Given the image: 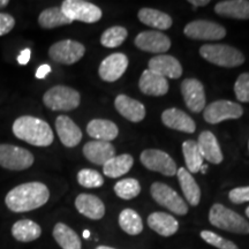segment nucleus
Here are the masks:
<instances>
[{
	"label": "nucleus",
	"mask_w": 249,
	"mask_h": 249,
	"mask_svg": "<svg viewBox=\"0 0 249 249\" xmlns=\"http://www.w3.org/2000/svg\"><path fill=\"white\" fill-rule=\"evenodd\" d=\"M49 188L42 182H26L9 191L5 202L13 213H27L43 207L49 201Z\"/></svg>",
	"instance_id": "f257e3e1"
},
{
	"label": "nucleus",
	"mask_w": 249,
	"mask_h": 249,
	"mask_svg": "<svg viewBox=\"0 0 249 249\" xmlns=\"http://www.w3.org/2000/svg\"><path fill=\"white\" fill-rule=\"evenodd\" d=\"M13 133L18 139L36 147H49L54 140L50 124L39 118L31 116L18 118L13 124Z\"/></svg>",
	"instance_id": "f03ea898"
},
{
	"label": "nucleus",
	"mask_w": 249,
	"mask_h": 249,
	"mask_svg": "<svg viewBox=\"0 0 249 249\" xmlns=\"http://www.w3.org/2000/svg\"><path fill=\"white\" fill-rule=\"evenodd\" d=\"M209 222L217 229L224 231L238 233V234H248L249 223L244 217L236 213L223 204L216 203L211 207L209 213Z\"/></svg>",
	"instance_id": "7ed1b4c3"
},
{
	"label": "nucleus",
	"mask_w": 249,
	"mask_h": 249,
	"mask_svg": "<svg viewBox=\"0 0 249 249\" xmlns=\"http://www.w3.org/2000/svg\"><path fill=\"white\" fill-rule=\"evenodd\" d=\"M200 54L207 61L220 67H238L245 62L241 51L226 44H205L201 46Z\"/></svg>",
	"instance_id": "20e7f679"
},
{
	"label": "nucleus",
	"mask_w": 249,
	"mask_h": 249,
	"mask_svg": "<svg viewBox=\"0 0 249 249\" xmlns=\"http://www.w3.org/2000/svg\"><path fill=\"white\" fill-rule=\"evenodd\" d=\"M43 102L52 111H71L80 105L81 96L70 87L55 86L44 93Z\"/></svg>",
	"instance_id": "39448f33"
},
{
	"label": "nucleus",
	"mask_w": 249,
	"mask_h": 249,
	"mask_svg": "<svg viewBox=\"0 0 249 249\" xmlns=\"http://www.w3.org/2000/svg\"><path fill=\"white\" fill-rule=\"evenodd\" d=\"M60 8L71 22L81 21L85 23H95L102 18V9L83 0H65Z\"/></svg>",
	"instance_id": "423d86ee"
},
{
	"label": "nucleus",
	"mask_w": 249,
	"mask_h": 249,
	"mask_svg": "<svg viewBox=\"0 0 249 249\" xmlns=\"http://www.w3.org/2000/svg\"><path fill=\"white\" fill-rule=\"evenodd\" d=\"M33 154L12 144H0V166L12 171H23L34 164Z\"/></svg>",
	"instance_id": "0eeeda50"
},
{
	"label": "nucleus",
	"mask_w": 249,
	"mask_h": 249,
	"mask_svg": "<svg viewBox=\"0 0 249 249\" xmlns=\"http://www.w3.org/2000/svg\"><path fill=\"white\" fill-rule=\"evenodd\" d=\"M150 193L152 198L157 202L161 207L166 208L173 213L179 214V216H185L188 213L186 202L183 198L180 197L178 193L173 191L171 187L165 185L163 182H155L152 183Z\"/></svg>",
	"instance_id": "6e6552de"
},
{
	"label": "nucleus",
	"mask_w": 249,
	"mask_h": 249,
	"mask_svg": "<svg viewBox=\"0 0 249 249\" xmlns=\"http://www.w3.org/2000/svg\"><path fill=\"white\" fill-rule=\"evenodd\" d=\"M244 114V108L238 103L230 101H216L204 107L203 118L209 124H219L224 120L239 119Z\"/></svg>",
	"instance_id": "1a4fd4ad"
},
{
	"label": "nucleus",
	"mask_w": 249,
	"mask_h": 249,
	"mask_svg": "<svg viewBox=\"0 0 249 249\" xmlns=\"http://www.w3.org/2000/svg\"><path fill=\"white\" fill-rule=\"evenodd\" d=\"M86 53L85 45L80 42L65 39L57 42L49 50V55L52 60L62 65H73L80 60Z\"/></svg>",
	"instance_id": "9d476101"
},
{
	"label": "nucleus",
	"mask_w": 249,
	"mask_h": 249,
	"mask_svg": "<svg viewBox=\"0 0 249 249\" xmlns=\"http://www.w3.org/2000/svg\"><path fill=\"white\" fill-rule=\"evenodd\" d=\"M141 163L148 170L160 172L166 177H173L177 174V165L171 156L166 152L157 149H148L140 156Z\"/></svg>",
	"instance_id": "9b49d317"
},
{
	"label": "nucleus",
	"mask_w": 249,
	"mask_h": 249,
	"mask_svg": "<svg viewBox=\"0 0 249 249\" xmlns=\"http://www.w3.org/2000/svg\"><path fill=\"white\" fill-rule=\"evenodd\" d=\"M183 33L189 38L197 40H219L226 36L225 28L207 20L192 21L185 27Z\"/></svg>",
	"instance_id": "f8f14e48"
},
{
	"label": "nucleus",
	"mask_w": 249,
	"mask_h": 249,
	"mask_svg": "<svg viewBox=\"0 0 249 249\" xmlns=\"http://www.w3.org/2000/svg\"><path fill=\"white\" fill-rule=\"evenodd\" d=\"M181 93L187 107L194 113H200L205 107L203 85L196 79H186L181 83Z\"/></svg>",
	"instance_id": "ddd939ff"
},
{
	"label": "nucleus",
	"mask_w": 249,
	"mask_h": 249,
	"mask_svg": "<svg viewBox=\"0 0 249 249\" xmlns=\"http://www.w3.org/2000/svg\"><path fill=\"white\" fill-rule=\"evenodd\" d=\"M135 45L141 51L151 53H164L171 48V40L160 31H143L135 37Z\"/></svg>",
	"instance_id": "4468645a"
},
{
	"label": "nucleus",
	"mask_w": 249,
	"mask_h": 249,
	"mask_svg": "<svg viewBox=\"0 0 249 249\" xmlns=\"http://www.w3.org/2000/svg\"><path fill=\"white\" fill-rule=\"evenodd\" d=\"M128 67V58L124 53L108 55L99 65L98 74L103 81L114 82L124 75Z\"/></svg>",
	"instance_id": "2eb2a0df"
},
{
	"label": "nucleus",
	"mask_w": 249,
	"mask_h": 249,
	"mask_svg": "<svg viewBox=\"0 0 249 249\" xmlns=\"http://www.w3.org/2000/svg\"><path fill=\"white\" fill-rule=\"evenodd\" d=\"M149 70L165 79H179L182 75V66L178 59L172 55L160 54L151 58L148 62Z\"/></svg>",
	"instance_id": "dca6fc26"
},
{
	"label": "nucleus",
	"mask_w": 249,
	"mask_h": 249,
	"mask_svg": "<svg viewBox=\"0 0 249 249\" xmlns=\"http://www.w3.org/2000/svg\"><path fill=\"white\" fill-rule=\"evenodd\" d=\"M55 129L61 143L67 148L76 147L82 140L80 127L67 116H59L55 119Z\"/></svg>",
	"instance_id": "f3484780"
},
{
	"label": "nucleus",
	"mask_w": 249,
	"mask_h": 249,
	"mask_svg": "<svg viewBox=\"0 0 249 249\" xmlns=\"http://www.w3.org/2000/svg\"><path fill=\"white\" fill-rule=\"evenodd\" d=\"M140 90L148 96H155V97H160V96L166 95L169 91V82L167 79L158 75L157 73L150 70H145L142 73L141 77L139 81Z\"/></svg>",
	"instance_id": "a211bd4d"
},
{
	"label": "nucleus",
	"mask_w": 249,
	"mask_h": 249,
	"mask_svg": "<svg viewBox=\"0 0 249 249\" xmlns=\"http://www.w3.org/2000/svg\"><path fill=\"white\" fill-rule=\"evenodd\" d=\"M161 121L171 129L183 133H194L196 124L188 114L179 108H167L161 114Z\"/></svg>",
	"instance_id": "6ab92c4d"
},
{
	"label": "nucleus",
	"mask_w": 249,
	"mask_h": 249,
	"mask_svg": "<svg viewBox=\"0 0 249 249\" xmlns=\"http://www.w3.org/2000/svg\"><path fill=\"white\" fill-rule=\"evenodd\" d=\"M83 155L93 164L104 165L116 156V149L110 142L90 141L83 147Z\"/></svg>",
	"instance_id": "aec40b11"
},
{
	"label": "nucleus",
	"mask_w": 249,
	"mask_h": 249,
	"mask_svg": "<svg viewBox=\"0 0 249 249\" xmlns=\"http://www.w3.org/2000/svg\"><path fill=\"white\" fill-rule=\"evenodd\" d=\"M117 111L132 123H140L145 117V107L142 103L126 95H119L114 101Z\"/></svg>",
	"instance_id": "412c9836"
},
{
	"label": "nucleus",
	"mask_w": 249,
	"mask_h": 249,
	"mask_svg": "<svg viewBox=\"0 0 249 249\" xmlns=\"http://www.w3.org/2000/svg\"><path fill=\"white\" fill-rule=\"evenodd\" d=\"M198 150L201 156L213 164H220L223 161L222 149L219 147L216 136L209 130H204L198 136Z\"/></svg>",
	"instance_id": "4be33fe9"
},
{
	"label": "nucleus",
	"mask_w": 249,
	"mask_h": 249,
	"mask_svg": "<svg viewBox=\"0 0 249 249\" xmlns=\"http://www.w3.org/2000/svg\"><path fill=\"white\" fill-rule=\"evenodd\" d=\"M75 207L81 214L93 220L101 219L105 214L104 203L91 194H80L75 200Z\"/></svg>",
	"instance_id": "5701e85b"
},
{
	"label": "nucleus",
	"mask_w": 249,
	"mask_h": 249,
	"mask_svg": "<svg viewBox=\"0 0 249 249\" xmlns=\"http://www.w3.org/2000/svg\"><path fill=\"white\" fill-rule=\"evenodd\" d=\"M87 133L95 141L111 142L119 134V128L117 124L107 119H93L87 126Z\"/></svg>",
	"instance_id": "b1692460"
},
{
	"label": "nucleus",
	"mask_w": 249,
	"mask_h": 249,
	"mask_svg": "<svg viewBox=\"0 0 249 249\" xmlns=\"http://www.w3.org/2000/svg\"><path fill=\"white\" fill-rule=\"evenodd\" d=\"M214 12L220 17L236 20H248L249 1L248 0H225L214 6Z\"/></svg>",
	"instance_id": "393cba45"
},
{
	"label": "nucleus",
	"mask_w": 249,
	"mask_h": 249,
	"mask_svg": "<svg viewBox=\"0 0 249 249\" xmlns=\"http://www.w3.org/2000/svg\"><path fill=\"white\" fill-rule=\"evenodd\" d=\"M148 225L161 236H171L179 230V223L173 216L165 213H152L148 217Z\"/></svg>",
	"instance_id": "a878e982"
},
{
	"label": "nucleus",
	"mask_w": 249,
	"mask_h": 249,
	"mask_svg": "<svg viewBox=\"0 0 249 249\" xmlns=\"http://www.w3.org/2000/svg\"><path fill=\"white\" fill-rule=\"evenodd\" d=\"M178 174V180L180 186H181L182 193L185 195L187 202L192 205V207H196L198 205L201 200V189L196 183L195 179L193 178L192 174L187 171L185 167H180L177 171Z\"/></svg>",
	"instance_id": "bb28decb"
},
{
	"label": "nucleus",
	"mask_w": 249,
	"mask_h": 249,
	"mask_svg": "<svg viewBox=\"0 0 249 249\" xmlns=\"http://www.w3.org/2000/svg\"><path fill=\"white\" fill-rule=\"evenodd\" d=\"M139 20L142 23L158 30H166L172 27V18L169 14L164 12L157 11L154 8H142L140 9Z\"/></svg>",
	"instance_id": "cd10ccee"
},
{
	"label": "nucleus",
	"mask_w": 249,
	"mask_h": 249,
	"mask_svg": "<svg viewBox=\"0 0 249 249\" xmlns=\"http://www.w3.org/2000/svg\"><path fill=\"white\" fill-rule=\"evenodd\" d=\"M134 164L133 157L128 154L114 156L103 165V172L108 178H119L128 173Z\"/></svg>",
	"instance_id": "c85d7f7f"
},
{
	"label": "nucleus",
	"mask_w": 249,
	"mask_h": 249,
	"mask_svg": "<svg viewBox=\"0 0 249 249\" xmlns=\"http://www.w3.org/2000/svg\"><path fill=\"white\" fill-rule=\"evenodd\" d=\"M52 234H53L54 240L62 249H81L82 247L80 236L66 224H55Z\"/></svg>",
	"instance_id": "c756f323"
},
{
	"label": "nucleus",
	"mask_w": 249,
	"mask_h": 249,
	"mask_svg": "<svg viewBox=\"0 0 249 249\" xmlns=\"http://www.w3.org/2000/svg\"><path fill=\"white\" fill-rule=\"evenodd\" d=\"M42 234V229L38 224L30 219H21L12 227V235L21 242H30L38 239Z\"/></svg>",
	"instance_id": "7c9ffc66"
},
{
	"label": "nucleus",
	"mask_w": 249,
	"mask_h": 249,
	"mask_svg": "<svg viewBox=\"0 0 249 249\" xmlns=\"http://www.w3.org/2000/svg\"><path fill=\"white\" fill-rule=\"evenodd\" d=\"M182 152L187 165V171L189 173H197L203 165V157L198 150L197 142L188 140L182 143Z\"/></svg>",
	"instance_id": "2f4dec72"
},
{
	"label": "nucleus",
	"mask_w": 249,
	"mask_h": 249,
	"mask_svg": "<svg viewBox=\"0 0 249 249\" xmlns=\"http://www.w3.org/2000/svg\"><path fill=\"white\" fill-rule=\"evenodd\" d=\"M38 23L44 29H53L65 24H71V21L62 13L60 7H50L39 14Z\"/></svg>",
	"instance_id": "473e14b6"
},
{
	"label": "nucleus",
	"mask_w": 249,
	"mask_h": 249,
	"mask_svg": "<svg viewBox=\"0 0 249 249\" xmlns=\"http://www.w3.org/2000/svg\"><path fill=\"white\" fill-rule=\"evenodd\" d=\"M119 225L129 235H138L143 231L142 218L133 209H124L119 214Z\"/></svg>",
	"instance_id": "72a5a7b5"
},
{
	"label": "nucleus",
	"mask_w": 249,
	"mask_h": 249,
	"mask_svg": "<svg viewBox=\"0 0 249 249\" xmlns=\"http://www.w3.org/2000/svg\"><path fill=\"white\" fill-rule=\"evenodd\" d=\"M127 36H128V31L126 28L121 26H114L108 28L103 33L101 37V43L105 48H118L126 40Z\"/></svg>",
	"instance_id": "f704fd0d"
},
{
	"label": "nucleus",
	"mask_w": 249,
	"mask_h": 249,
	"mask_svg": "<svg viewBox=\"0 0 249 249\" xmlns=\"http://www.w3.org/2000/svg\"><path fill=\"white\" fill-rule=\"evenodd\" d=\"M114 192L118 197L123 198V200H132L141 193V186L136 179L127 178L116 183Z\"/></svg>",
	"instance_id": "c9c22d12"
},
{
	"label": "nucleus",
	"mask_w": 249,
	"mask_h": 249,
	"mask_svg": "<svg viewBox=\"0 0 249 249\" xmlns=\"http://www.w3.org/2000/svg\"><path fill=\"white\" fill-rule=\"evenodd\" d=\"M77 181L86 188H98L104 183L102 174L95 170L83 169L77 173Z\"/></svg>",
	"instance_id": "e433bc0d"
},
{
	"label": "nucleus",
	"mask_w": 249,
	"mask_h": 249,
	"mask_svg": "<svg viewBox=\"0 0 249 249\" xmlns=\"http://www.w3.org/2000/svg\"><path fill=\"white\" fill-rule=\"evenodd\" d=\"M201 238L203 239L205 242H208V244L213 246V247H216L218 249H239L238 246L233 244L232 241L224 239L220 235H218L216 233L211 231H202Z\"/></svg>",
	"instance_id": "4c0bfd02"
},
{
	"label": "nucleus",
	"mask_w": 249,
	"mask_h": 249,
	"mask_svg": "<svg viewBox=\"0 0 249 249\" xmlns=\"http://www.w3.org/2000/svg\"><path fill=\"white\" fill-rule=\"evenodd\" d=\"M234 92L239 102L249 103V73H242L235 81Z\"/></svg>",
	"instance_id": "58836bf2"
},
{
	"label": "nucleus",
	"mask_w": 249,
	"mask_h": 249,
	"mask_svg": "<svg viewBox=\"0 0 249 249\" xmlns=\"http://www.w3.org/2000/svg\"><path fill=\"white\" fill-rule=\"evenodd\" d=\"M229 198L234 204H242L245 202H249V186L232 189L229 193Z\"/></svg>",
	"instance_id": "ea45409f"
},
{
	"label": "nucleus",
	"mask_w": 249,
	"mask_h": 249,
	"mask_svg": "<svg viewBox=\"0 0 249 249\" xmlns=\"http://www.w3.org/2000/svg\"><path fill=\"white\" fill-rule=\"evenodd\" d=\"M15 20L12 15L7 13H0V36H4L13 29Z\"/></svg>",
	"instance_id": "a19ab883"
},
{
	"label": "nucleus",
	"mask_w": 249,
	"mask_h": 249,
	"mask_svg": "<svg viewBox=\"0 0 249 249\" xmlns=\"http://www.w3.org/2000/svg\"><path fill=\"white\" fill-rule=\"evenodd\" d=\"M50 71H51V67H50L49 65H42V66L38 67V70L36 71V77L37 79H44Z\"/></svg>",
	"instance_id": "79ce46f5"
},
{
	"label": "nucleus",
	"mask_w": 249,
	"mask_h": 249,
	"mask_svg": "<svg viewBox=\"0 0 249 249\" xmlns=\"http://www.w3.org/2000/svg\"><path fill=\"white\" fill-rule=\"evenodd\" d=\"M30 54H31V52H30L29 49L23 50V51L20 53V55L18 57V64H20V65H27L28 61L30 60Z\"/></svg>",
	"instance_id": "37998d69"
},
{
	"label": "nucleus",
	"mask_w": 249,
	"mask_h": 249,
	"mask_svg": "<svg viewBox=\"0 0 249 249\" xmlns=\"http://www.w3.org/2000/svg\"><path fill=\"white\" fill-rule=\"evenodd\" d=\"M189 2L194 6H207L209 4V0H189Z\"/></svg>",
	"instance_id": "c03bdc74"
},
{
	"label": "nucleus",
	"mask_w": 249,
	"mask_h": 249,
	"mask_svg": "<svg viewBox=\"0 0 249 249\" xmlns=\"http://www.w3.org/2000/svg\"><path fill=\"white\" fill-rule=\"evenodd\" d=\"M8 5V0H0V8H4Z\"/></svg>",
	"instance_id": "a18cd8bd"
},
{
	"label": "nucleus",
	"mask_w": 249,
	"mask_h": 249,
	"mask_svg": "<svg viewBox=\"0 0 249 249\" xmlns=\"http://www.w3.org/2000/svg\"><path fill=\"white\" fill-rule=\"evenodd\" d=\"M90 236V232L88 231V230H86V231H83V238L85 239H89Z\"/></svg>",
	"instance_id": "49530a36"
},
{
	"label": "nucleus",
	"mask_w": 249,
	"mask_h": 249,
	"mask_svg": "<svg viewBox=\"0 0 249 249\" xmlns=\"http://www.w3.org/2000/svg\"><path fill=\"white\" fill-rule=\"evenodd\" d=\"M96 249H116V248H112V247H107V246H98Z\"/></svg>",
	"instance_id": "de8ad7c7"
},
{
	"label": "nucleus",
	"mask_w": 249,
	"mask_h": 249,
	"mask_svg": "<svg viewBox=\"0 0 249 249\" xmlns=\"http://www.w3.org/2000/svg\"><path fill=\"white\" fill-rule=\"evenodd\" d=\"M207 170H208V166H207V165H202V167H201V170H200V171H202V173H205V172H207Z\"/></svg>",
	"instance_id": "09e8293b"
},
{
	"label": "nucleus",
	"mask_w": 249,
	"mask_h": 249,
	"mask_svg": "<svg viewBox=\"0 0 249 249\" xmlns=\"http://www.w3.org/2000/svg\"><path fill=\"white\" fill-rule=\"evenodd\" d=\"M246 216L249 217V207L247 208V209H246Z\"/></svg>",
	"instance_id": "8fccbe9b"
},
{
	"label": "nucleus",
	"mask_w": 249,
	"mask_h": 249,
	"mask_svg": "<svg viewBox=\"0 0 249 249\" xmlns=\"http://www.w3.org/2000/svg\"><path fill=\"white\" fill-rule=\"evenodd\" d=\"M248 148H249V142H248Z\"/></svg>",
	"instance_id": "3c124183"
}]
</instances>
